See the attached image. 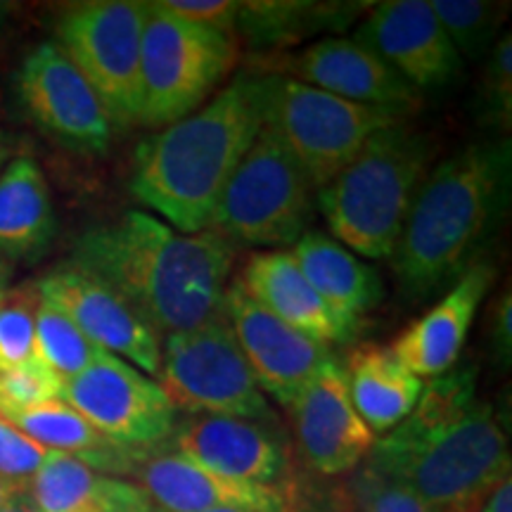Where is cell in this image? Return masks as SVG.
Returning a JSON list of instances; mask_svg holds the SVG:
<instances>
[{
  "mask_svg": "<svg viewBox=\"0 0 512 512\" xmlns=\"http://www.w3.org/2000/svg\"><path fill=\"white\" fill-rule=\"evenodd\" d=\"M69 264L117 292L157 335L207 323L221 311L235 247L214 230L178 233L145 211L81 235Z\"/></svg>",
  "mask_w": 512,
  "mask_h": 512,
  "instance_id": "cell-1",
  "label": "cell"
},
{
  "mask_svg": "<svg viewBox=\"0 0 512 512\" xmlns=\"http://www.w3.org/2000/svg\"><path fill=\"white\" fill-rule=\"evenodd\" d=\"M366 463L437 512H475L510 477L508 434L477 396V370H448L422 387L406 420L375 439Z\"/></svg>",
  "mask_w": 512,
  "mask_h": 512,
  "instance_id": "cell-2",
  "label": "cell"
},
{
  "mask_svg": "<svg viewBox=\"0 0 512 512\" xmlns=\"http://www.w3.org/2000/svg\"><path fill=\"white\" fill-rule=\"evenodd\" d=\"M261 128V76L240 74L202 110L162 128L138 147L133 197L178 233H202Z\"/></svg>",
  "mask_w": 512,
  "mask_h": 512,
  "instance_id": "cell-3",
  "label": "cell"
},
{
  "mask_svg": "<svg viewBox=\"0 0 512 512\" xmlns=\"http://www.w3.org/2000/svg\"><path fill=\"white\" fill-rule=\"evenodd\" d=\"M508 140L475 143L427 174L396 242L392 264L413 302L453 285L484 249L510 200Z\"/></svg>",
  "mask_w": 512,
  "mask_h": 512,
  "instance_id": "cell-4",
  "label": "cell"
},
{
  "mask_svg": "<svg viewBox=\"0 0 512 512\" xmlns=\"http://www.w3.org/2000/svg\"><path fill=\"white\" fill-rule=\"evenodd\" d=\"M437 143L401 124L377 131L325 188L318 209L332 238L368 259H392Z\"/></svg>",
  "mask_w": 512,
  "mask_h": 512,
  "instance_id": "cell-5",
  "label": "cell"
},
{
  "mask_svg": "<svg viewBox=\"0 0 512 512\" xmlns=\"http://www.w3.org/2000/svg\"><path fill=\"white\" fill-rule=\"evenodd\" d=\"M238 62V38L183 22L147 3L140 41L138 126L166 128L190 117Z\"/></svg>",
  "mask_w": 512,
  "mask_h": 512,
  "instance_id": "cell-6",
  "label": "cell"
},
{
  "mask_svg": "<svg viewBox=\"0 0 512 512\" xmlns=\"http://www.w3.org/2000/svg\"><path fill=\"white\" fill-rule=\"evenodd\" d=\"M313 185L271 128H261L223 190L207 230L230 245H297L311 228Z\"/></svg>",
  "mask_w": 512,
  "mask_h": 512,
  "instance_id": "cell-7",
  "label": "cell"
},
{
  "mask_svg": "<svg viewBox=\"0 0 512 512\" xmlns=\"http://www.w3.org/2000/svg\"><path fill=\"white\" fill-rule=\"evenodd\" d=\"M261 76V74H259ZM264 126L283 140L313 188H325L382 128L406 117L358 105L285 76H261Z\"/></svg>",
  "mask_w": 512,
  "mask_h": 512,
  "instance_id": "cell-8",
  "label": "cell"
},
{
  "mask_svg": "<svg viewBox=\"0 0 512 512\" xmlns=\"http://www.w3.org/2000/svg\"><path fill=\"white\" fill-rule=\"evenodd\" d=\"M157 382L176 411L273 422L271 403L261 394L223 311L197 328L164 337Z\"/></svg>",
  "mask_w": 512,
  "mask_h": 512,
  "instance_id": "cell-9",
  "label": "cell"
},
{
  "mask_svg": "<svg viewBox=\"0 0 512 512\" xmlns=\"http://www.w3.org/2000/svg\"><path fill=\"white\" fill-rule=\"evenodd\" d=\"M147 3L93 0L67 8L55 24L57 46L91 83L114 126H138L140 41Z\"/></svg>",
  "mask_w": 512,
  "mask_h": 512,
  "instance_id": "cell-10",
  "label": "cell"
},
{
  "mask_svg": "<svg viewBox=\"0 0 512 512\" xmlns=\"http://www.w3.org/2000/svg\"><path fill=\"white\" fill-rule=\"evenodd\" d=\"M62 401L114 444L152 453L176 430V406L155 377L102 354L79 375L62 380Z\"/></svg>",
  "mask_w": 512,
  "mask_h": 512,
  "instance_id": "cell-11",
  "label": "cell"
},
{
  "mask_svg": "<svg viewBox=\"0 0 512 512\" xmlns=\"http://www.w3.org/2000/svg\"><path fill=\"white\" fill-rule=\"evenodd\" d=\"M256 74L285 76L358 105L406 117L422 102L408 81L354 38H320L302 50L266 53L254 60Z\"/></svg>",
  "mask_w": 512,
  "mask_h": 512,
  "instance_id": "cell-12",
  "label": "cell"
},
{
  "mask_svg": "<svg viewBox=\"0 0 512 512\" xmlns=\"http://www.w3.org/2000/svg\"><path fill=\"white\" fill-rule=\"evenodd\" d=\"M24 110L43 131L79 152H105L114 124L91 83L55 41L38 43L17 74Z\"/></svg>",
  "mask_w": 512,
  "mask_h": 512,
  "instance_id": "cell-13",
  "label": "cell"
},
{
  "mask_svg": "<svg viewBox=\"0 0 512 512\" xmlns=\"http://www.w3.org/2000/svg\"><path fill=\"white\" fill-rule=\"evenodd\" d=\"M354 41L380 55L403 81L422 93H439L463 76L465 62L448 41L430 0H387L370 5Z\"/></svg>",
  "mask_w": 512,
  "mask_h": 512,
  "instance_id": "cell-14",
  "label": "cell"
},
{
  "mask_svg": "<svg viewBox=\"0 0 512 512\" xmlns=\"http://www.w3.org/2000/svg\"><path fill=\"white\" fill-rule=\"evenodd\" d=\"M287 411L299 453L313 472L342 477L366 463L375 434L356 413L344 363L330 356Z\"/></svg>",
  "mask_w": 512,
  "mask_h": 512,
  "instance_id": "cell-15",
  "label": "cell"
},
{
  "mask_svg": "<svg viewBox=\"0 0 512 512\" xmlns=\"http://www.w3.org/2000/svg\"><path fill=\"white\" fill-rule=\"evenodd\" d=\"M38 297L57 306L105 354L155 377L162 363L159 335L117 292L72 264L50 271L36 285Z\"/></svg>",
  "mask_w": 512,
  "mask_h": 512,
  "instance_id": "cell-16",
  "label": "cell"
},
{
  "mask_svg": "<svg viewBox=\"0 0 512 512\" xmlns=\"http://www.w3.org/2000/svg\"><path fill=\"white\" fill-rule=\"evenodd\" d=\"M221 311L233 328L261 394L273 396L280 406H290L332 356L330 347L292 330L273 313L261 309L238 280L226 287Z\"/></svg>",
  "mask_w": 512,
  "mask_h": 512,
  "instance_id": "cell-17",
  "label": "cell"
},
{
  "mask_svg": "<svg viewBox=\"0 0 512 512\" xmlns=\"http://www.w3.org/2000/svg\"><path fill=\"white\" fill-rule=\"evenodd\" d=\"M169 444L181 456L235 482L283 489L280 484L290 475V451L271 422L192 415L176 425Z\"/></svg>",
  "mask_w": 512,
  "mask_h": 512,
  "instance_id": "cell-18",
  "label": "cell"
},
{
  "mask_svg": "<svg viewBox=\"0 0 512 512\" xmlns=\"http://www.w3.org/2000/svg\"><path fill=\"white\" fill-rule=\"evenodd\" d=\"M496 268L486 261H477L448 287L425 316L413 320L394 339L392 351L396 361L415 377H434L448 373L456 366L460 351L465 347L475 316L484 297L494 285Z\"/></svg>",
  "mask_w": 512,
  "mask_h": 512,
  "instance_id": "cell-19",
  "label": "cell"
},
{
  "mask_svg": "<svg viewBox=\"0 0 512 512\" xmlns=\"http://www.w3.org/2000/svg\"><path fill=\"white\" fill-rule=\"evenodd\" d=\"M140 491L155 512H209L235 505L285 508L287 494L278 486L247 484L221 477L176 451L150 453L133 470Z\"/></svg>",
  "mask_w": 512,
  "mask_h": 512,
  "instance_id": "cell-20",
  "label": "cell"
},
{
  "mask_svg": "<svg viewBox=\"0 0 512 512\" xmlns=\"http://www.w3.org/2000/svg\"><path fill=\"white\" fill-rule=\"evenodd\" d=\"M238 283L261 309L325 347L356 335L325 306L287 249H268L249 256Z\"/></svg>",
  "mask_w": 512,
  "mask_h": 512,
  "instance_id": "cell-21",
  "label": "cell"
},
{
  "mask_svg": "<svg viewBox=\"0 0 512 512\" xmlns=\"http://www.w3.org/2000/svg\"><path fill=\"white\" fill-rule=\"evenodd\" d=\"M290 254L318 297L349 330L356 332L358 320L382 302L380 273L323 230H306Z\"/></svg>",
  "mask_w": 512,
  "mask_h": 512,
  "instance_id": "cell-22",
  "label": "cell"
},
{
  "mask_svg": "<svg viewBox=\"0 0 512 512\" xmlns=\"http://www.w3.org/2000/svg\"><path fill=\"white\" fill-rule=\"evenodd\" d=\"M43 512H155L136 482L105 475L81 460L53 453L27 482Z\"/></svg>",
  "mask_w": 512,
  "mask_h": 512,
  "instance_id": "cell-23",
  "label": "cell"
},
{
  "mask_svg": "<svg viewBox=\"0 0 512 512\" xmlns=\"http://www.w3.org/2000/svg\"><path fill=\"white\" fill-rule=\"evenodd\" d=\"M0 418L8 420L19 432L27 434L31 441L48 451L72 456L105 475H133L140 460L150 456L147 451L119 446L102 437L91 422L62 399L46 401L41 406L27 408V411L0 415Z\"/></svg>",
  "mask_w": 512,
  "mask_h": 512,
  "instance_id": "cell-24",
  "label": "cell"
},
{
  "mask_svg": "<svg viewBox=\"0 0 512 512\" xmlns=\"http://www.w3.org/2000/svg\"><path fill=\"white\" fill-rule=\"evenodd\" d=\"M53 197L41 166L15 157L0 171V259H36L55 238Z\"/></svg>",
  "mask_w": 512,
  "mask_h": 512,
  "instance_id": "cell-25",
  "label": "cell"
},
{
  "mask_svg": "<svg viewBox=\"0 0 512 512\" xmlns=\"http://www.w3.org/2000/svg\"><path fill=\"white\" fill-rule=\"evenodd\" d=\"M370 3H313V0H247L238 8L240 34L252 50L283 53L325 31H344L366 15Z\"/></svg>",
  "mask_w": 512,
  "mask_h": 512,
  "instance_id": "cell-26",
  "label": "cell"
},
{
  "mask_svg": "<svg viewBox=\"0 0 512 512\" xmlns=\"http://www.w3.org/2000/svg\"><path fill=\"white\" fill-rule=\"evenodd\" d=\"M344 370L356 413L375 437L392 432L401 420H406L425 387L420 377L408 373L396 361L389 347L380 344L356 347Z\"/></svg>",
  "mask_w": 512,
  "mask_h": 512,
  "instance_id": "cell-27",
  "label": "cell"
},
{
  "mask_svg": "<svg viewBox=\"0 0 512 512\" xmlns=\"http://www.w3.org/2000/svg\"><path fill=\"white\" fill-rule=\"evenodd\" d=\"M434 15L460 60H484L496 46L508 5L489 0H430Z\"/></svg>",
  "mask_w": 512,
  "mask_h": 512,
  "instance_id": "cell-28",
  "label": "cell"
},
{
  "mask_svg": "<svg viewBox=\"0 0 512 512\" xmlns=\"http://www.w3.org/2000/svg\"><path fill=\"white\" fill-rule=\"evenodd\" d=\"M34 325L36 356L62 380L79 375L102 354L91 339L76 328V323L67 313H62L57 306L41 297L36 302Z\"/></svg>",
  "mask_w": 512,
  "mask_h": 512,
  "instance_id": "cell-29",
  "label": "cell"
},
{
  "mask_svg": "<svg viewBox=\"0 0 512 512\" xmlns=\"http://www.w3.org/2000/svg\"><path fill=\"white\" fill-rule=\"evenodd\" d=\"M335 494L337 512H437L408 486L363 463L349 472Z\"/></svg>",
  "mask_w": 512,
  "mask_h": 512,
  "instance_id": "cell-30",
  "label": "cell"
},
{
  "mask_svg": "<svg viewBox=\"0 0 512 512\" xmlns=\"http://www.w3.org/2000/svg\"><path fill=\"white\" fill-rule=\"evenodd\" d=\"M479 112L486 126L496 131H510L512 124V34L498 38L486 55V67L479 86Z\"/></svg>",
  "mask_w": 512,
  "mask_h": 512,
  "instance_id": "cell-31",
  "label": "cell"
},
{
  "mask_svg": "<svg viewBox=\"0 0 512 512\" xmlns=\"http://www.w3.org/2000/svg\"><path fill=\"white\" fill-rule=\"evenodd\" d=\"M38 292L5 297L0 304V373L36 361V313Z\"/></svg>",
  "mask_w": 512,
  "mask_h": 512,
  "instance_id": "cell-32",
  "label": "cell"
},
{
  "mask_svg": "<svg viewBox=\"0 0 512 512\" xmlns=\"http://www.w3.org/2000/svg\"><path fill=\"white\" fill-rule=\"evenodd\" d=\"M55 399H62V377L53 373L41 358L0 373V415L27 411Z\"/></svg>",
  "mask_w": 512,
  "mask_h": 512,
  "instance_id": "cell-33",
  "label": "cell"
},
{
  "mask_svg": "<svg viewBox=\"0 0 512 512\" xmlns=\"http://www.w3.org/2000/svg\"><path fill=\"white\" fill-rule=\"evenodd\" d=\"M53 453L55 451L36 444L15 425L0 418V475L3 477L15 479V482H29Z\"/></svg>",
  "mask_w": 512,
  "mask_h": 512,
  "instance_id": "cell-34",
  "label": "cell"
},
{
  "mask_svg": "<svg viewBox=\"0 0 512 512\" xmlns=\"http://www.w3.org/2000/svg\"><path fill=\"white\" fill-rule=\"evenodd\" d=\"M157 5L169 15L195 24V27L235 36L240 8V3L235 0H157Z\"/></svg>",
  "mask_w": 512,
  "mask_h": 512,
  "instance_id": "cell-35",
  "label": "cell"
},
{
  "mask_svg": "<svg viewBox=\"0 0 512 512\" xmlns=\"http://www.w3.org/2000/svg\"><path fill=\"white\" fill-rule=\"evenodd\" d=\"M491 339H494V351L498 361L510 366L512 358V297L510 290L498 299L494 311V325H491Z\"/></svg>",
  "mask_w": 512,
  "mask_h": 512,
  "instance_id": "cell-36",
  "label": "cell"
},
{
  "mask_svg": "<svg viewBox=\"0 0 512 512\" xmlns=\"http://www.w3.org/2000/svg\"><path fill=\"white\" fill-rule=\"evenodd\" d=\"M475 512H512V479L505 477L503 482H498L484 496V501L479 503Z\"/></svg>",
  "mask_w": 512,
  "mask_h": 512,
  "instance_id": "cell-37",
  "label": "cell"
},
{
  "mask_svg": "<svg viewBox=\"0 0 512 512\" xmlns=\"http://www.w3.org/2000/svg\"><path fill=\"white\" fill-rule=\"evenodd\" d=\"M0 512H43V510L36 508V503L31 501L29 494H27V486H24L19 494H15L8 503H5V508Z\"/></svg>",
  "mask_w": 512,
  "mask_h": 512,
  "instance_id": "cell-38",
  "label": "cell"
},
{
  "mask_svg": "<svg viewBox=\"0 0 512 512\" xmlns=\"http://www.w3.org/2000/svg\"><path fill=\"white\" fill-rule=\"evenodd\" d=\"M24 486H27V482H15V479H8V477L0 475V510H3L5 503H8L15 494H19Z\"/></svg>",
  "mask_w": 512,
  "mask_h": 512,
  "instance_id": "cell-39",
  "label": "cell"
},
{
  "mask_svg": "<svg viewBox=\"0 0 512 512\" xmlns=\"http://www.w3.org/2000/svg\"><path fill=\"white\" fill-rule=\"evenodd\" d=\"M209 512H292L290 505L285 508H254V505H235V508H216Z\"/></svg>",
  "mask_w": 512,
  "mask_h": 512,
  "instance_id": "cell-40",
  "label": "cell"
},
{
  "mask_svg": "<svg viewBox=\"0 0 512 512\" xmlns=\"http://www.w3.org/2000/svg\"><path fill=\"white\" fill-rule=\"evenodd\" d=\"M8 285H10V268L5 264L3 259H0V304L5 302V297H8Z\"/></svg>",
  "mask_w": 512,
  "mask_h": 512,
  "instance_id": "cell-41",
  "label": "cell"
},
{
  "mask_svg": "<svg viewBox=\"0 0 512 512\" xmlns=\"http://www.w3.org/2000/svg\"><path fill=\"white\" fill-rule=\"evenodd\" d=\"M10 155H12V145H10V138L5 136L3 131H0V171L5 169V164H8Z\"/></svg>",
  "mask_w": 512,
  "mask_h": 512,
  "instance_id": "cell-42",
  "label": "cell"
},
{
  "mask_svg": "<svg viewBox=\"0 0 512 512\" xmlns=\"http://www.w3.org/2000/svg\"><path fill=\"white\" fill-rule=\"evenodd\" d=\"M10 10H12V5L10 3H3V0H0V31H3L5 22H8Z\"/></svg>",
  "mask_w": 512,
  "mask_h": 512,
  "instance_id": "cell-43",
  "label": "cell"
}]
</instances>
